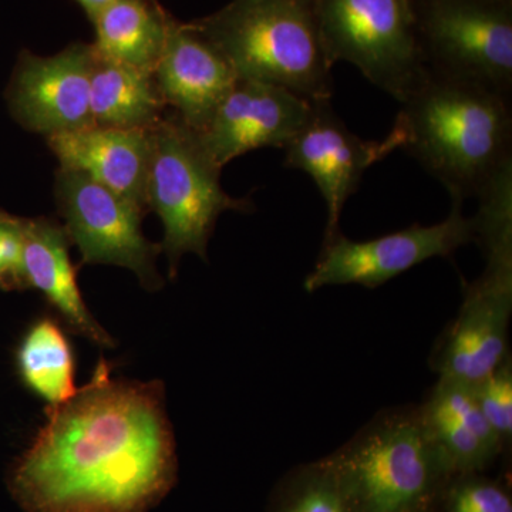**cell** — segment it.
Returning a JSON list of instances; mask_svg holds the SVG:
<instances>
[{
  "instance_id": "cell-4",
  "label": "cell",
  "mask_w": 512,
  "mask_h": 512,
  "mask_svg": "<svg viewBox=\"0 0 512 512\" xmlns=\"http://www.w3.org/2000/svg\"><path fill=\"white\" fill-rule=\"evenodd\" d=\"M326 460L356 512H436L454 476L417 404L380 410Z\"/></svg>"
},
{
  "instance_id": "cell-25",
  "label": "cell",
  "mask_w": 512,
  "mask_h": 512,
  "mask_svg": "<svg viewBox=\"0 0 512 512\" xmlns=\"http://www.w3.org/2000/svg\"><path fill=\"white\" fill-rule=\"evenodd\" d=\"M74 2L79 3L84 12H86V15L89 16V19L93 20L94 16H96L101 9L106 8L113 0H74Z\"/></svg>"
},
{
  "instance_id": "cell-18",
  "label": "cell",
  "mask_w": 512,
  "mask_h": 512,
  "mask_svg": "<svg viewBox=\"0 0 512 512\" xmlns=\"http://www.w3.org/2000/svg\"><path fill=\"white\" fill-rule=\"evenodd\" d=\"M165 109L153 72L114 62L94 50L90 74L93 124L148 131L164 119Z\"/></svg>"
},
{
  "instance_id": "cell-11",
  "label": "cell",
  "mask_w": 512,
  "mask_h": 512,
  "mask_svg": "<svg viewBox=\"0 0 512 512\" xmlns=\"http://www.w3.org/2000/svg\"><path fill=\"white\" fill-rule=\"evenodd\" d=\"M400 147L396 128L382 141L362 140L339 119L330 100L312 103L308 119L284 148L285 165L308 174L319 188L328 210L323 239L340 232L343 208L363 174Z\"/></svg>"
},
{
  "instance_id": "cell-14",
  "label": "cell",
  "mask_w": 512,
  "mask_h": 512,
  "mask_svg": "<svg viewBox=\"0 0 512 512\" xmlns=\"http://www.w3.org/2000/svg\"><path fill=\"white\" fill-rule=\"evenodd\" d=\"M154 79L165 106L197 133L207 126L238 77L194 23L173 18Z\"/></svg>"
},
{
  "instance_id": "cell-12",
  "label": "cell",
  "mask_w": 512,
  "mask_h": 512,
  "mask_svg": "<svg viewBox=\"0 0 512 512\" xmlns=\"http://www.w3.org/2000/svg\"><path fill=\"white\" fill-rule=\"evenodd\" d=\"M93 57V45L87 43H74L53 56L22 52L6 94L13 117L46 137L92 126Z\"/></svg>"
},
{
  "instance_id": "cell-19",
  "label": "cell",
  "mask_w": 512,
  "mask_h": 512,
  "mask_svg": "<svg viewBox=\"0 0 512 512\" xmlns=\"http://www.w3.org/2000/svg\"><path fill=\"white\" fill-rule=\"evenodd\" d=\"M171 20L157 0H113L92 20V45L106 59L154 73Z\"/></svg>"
},
{
  "instance_id": "cell-10",
  "label": "cell",
  "mask_w": 512,
  "mask_h": 512,
  "mask_svg": "<svg viewBox=\"0 0 512 512\" xmlns=\"http://www.w3.org/2000/svg\"><path fill=\"white\" fill-rule=\"evenodd\" d=\"M484 258L483 274L464 288L456 318L431 350L429 365L439 377L473 384L511 355L512 248Z\"/></svg>"
},
{
  "instance_id": "cell-8",
  "label": "cell",
  "mask_w": 512,
  "mask_h": 512,
  "mask_svg": "<svg viewBox=\"0 0 512 512\" xmlns=\"http://www.w3.org/2000/svg\"><path fill=\"white\" fill-rule=\"evenodd\" d=\"M471 242H476L474 218L466 217L463 204L457 201L439 224H414L367 241H353L338 232L323 239L318 261L303 281V288L308 293L326 286L379 288L414 266L433 258H448Z\"/></svg>"
},
{
  "instance_id": "cell-7",
  "label": "cell",
  "mask_w": 512,
  "mask_h": 512,
  "mask_svg": "<svg viewBox=\"0 0 512 512\" xmlns=\"http://www.w3.org/2000/svg\"><path fill=\"white\" fill-rule=\"evenodd\" d=\"M412 6L431 72L511 99V0H412Z\"/></svg>"
},
{
  "instance_id": "cell-24",
  "label": "cell",
  "mask_w": 512,
  "mask_h": 512,
  "mask_svg": "<svg viewBox=\"0 0 512 512\" xmlns=\"http://www.w3.org/2000/svg\"><path fill=\"white\" fill-rule=\"evenodd\" d=\"M25 220L0 211V284L3 289L25 288L22 275Z\"/></svg>"
},
{
  "instance_id": "cell-17",
  "label": "cell",
  "mask_w": 512,
  "mask_h": 512,
  "mask_svg": "<svg viewBox=\"0 0 512 512\" xmlns=\"http://www.w3.org/2000/svg\"><path fill=\"white\" fill-rule=\"evenodd\" d=\"M66 229L46 218L25 220L22 275L26 288H35L62 316L73 332L103 348H113V338L99 325L77 285L76 269L69 255Z\"/></svg>"
},
{
  "instance_id": "cell-1",
  "label": "cell",
  "mask_w": 512,
  "mask_h": 512,
  "mask_svg": "<svg viewBox=\"0 0 512 512\" xmlns=\"http://www.w3.org/2000/svg\"><path fill=\"white\" fill-rule=\"evenodd\" d=\"M177 480L160 382H124L100 363L83 389L47 412L10 488L26 512H147Z\"/></svg>"
},
{
  "instance_id": "cell-3",
  "label": "cell",
  "mask_w": 512,
  "mask_h": 512,
  "mask_svg": "<svg viewBox=\"0 0 512 512\" xmlns=\"http://www.w3.org/2000/svg\"><path fill=\"white\" fill-rule=\"evenodd\" d=\"M192 23L238 79L274 84L311 103L332 99L333 64L320 40L313 0H232Z\"/></svg>"
},
{
  "instance_id": "cell-6",
  "label": "cell",
  "mask_w": 512,
  "mask_h": 512,
  "mask_svg": "<svg viewBox=\"0 0 512 512\" xmlns=\"http://www.w3.org/2000/svg\"><path fill=\"white\" fill-rule=\"evenodd\" d=\"M330 63L348 62L403 103L429 73L412 0H313Z\"/></svg>"
},
{
  "instance_id": "cell-5",
  "label": "cell",
  "mask_w": 512,
  "mask_h": 512,
  "mask_svg": "<svg viewBox=\"0 0 512 512\" xmlns=\"http://www.w3.org/2000/svg\"><path fill=\"white\" fill-rule=\"evenodd\" d=\"M221 168L177 117H164L150 130L147 207L164 225L161 251L175 275L181 256L207 261L208 242L225 211L248 212L251 201L231 197L221 185Z\"/></svg>"
},
{
  "instance_id": "cell-23",
  "label": "cell",
  "mask_w": 512,
  "mask_h": 512,
  "mask_svg": "<svg viewBox=\"0 0 512 512\" xmlns=\"http://www.w3.org/2000/svg\"><path fill=\"white\" fill-rule=\"evenodd\" d=\"M481 413L505 448L512 444V355L471 384Z\"/></svg>"
},
{
  "instance_id": "cell-22",
  "label": "cell",
  "mask_w": 512,
  "mask_h": 512,
  "mask_svg": "<svg viewBox=\"0 0 512 512\" xmlns=\"http://www.w3.org/2000/svg\"><path fill=\"white\" fill-rule=\"evenodd\" d=\"M436 512H512L511 490L504 481L485 473L454 474Z\"/></svg>"
},
{
  "instance_id": "cell-20",
  "label": "cell",
  "mask_w": 512,
  "mask_h": 512,
  "mask_svg": "<svg viewBox=\"0 0 512 512\" xmlns=\"http://www.w3.org/2000/svg\"><path fill=\"white\" fill-rule=\"evenodd\" d=\"M18 369L23 383L45 400L49 409L77 393L73 349L55 320H39L29 329L19 346Z\"/></svg>"
},
{
  "instance_id": "cell-2",
  "label": "cell",
  "mask_w": 512,
  "mask_h": 512,
  "mask_svg": "<svg viewBox=\"0 0 512 512\" xmlns=\"http://www.w3.org/2000/svg\"><path fill=\"white\" fill-rule=\"evenodd\" d=\"M394 128L406 151L463 204L512 160L510 97L429 70Z\"/></svg>"
},
{
  "instance_id": "cell-21",
  "label": "cell",
  "mask_w": 512,
  "mask_h": 512,
  "mask_svg": "<svg viewBox=\"0 0 512 512\" xmlns=\"http://www.w3.org/2000/svg\"><path fill=\"white\" fill-rule=\"evenodd\" d=\"M266 512H356L326 457L291 468L272 490Z\"/></svg>"
},
{
  "instance_id": "cell-15",
  "label": "cell",
  "mask_w": 512,
  "mask_h": 512,
  "mask_svg": "<svg viewBox=\"0 0 512 512\" xmlns=\"http://www.w3.org/2000/svg\"><path fill=\"white\" fill-rule=\"evenodd\" d=\"M46 138L60 168L86 174L107 190L148 211L150 130L92 124Z\"/></svg>"
},
{
  "instance_id": "cell-13",
  "label": "cell",
  "mask_w": 512,
  "mask_h": 512,
  "mask_svg": "<svg viewBox=\"0 0 512 512\" xmlns=\"http://www.w3.org/2000/svg\"><path fill=\"white\" fill-rule=\"evenodd\" d=\"M311 107V101L282 87L238 79L207 126L192 133L222 170L249 151L285 148L308 119Z\"/></svg>"
},
{
  "instance_id": "cell-26",
  "label": "cell",
  "mask_w": 512,
  "mask_h": 512,
  "mask_svg": "<svg viewBox=\"0 0 512 512\" xmlns=\"http://www.w3.org/2000/svg\"><path fill=\"white\" fill-rule=\"evenodd\" d=\"M0 289H3V285L2 284H0Z\"/></svg>"
},
{
  "instance_id": "cell-16",
  "label": "cell",
  "mask_w": 512,
  "mask_h": 512,
  "mask_svg": "<svg viewBox=\"0 0 512 512\" xmlns=\"http://www.w3.org/2000/svg\"><path fill=\"white\" fill-rule=\"evenodd\" d=\"M417 407L454 474L485 473L507 453L481 413L471 384L439 377Z\"/></svg>"
},
{
  "instance_id": "cell-9",
  "label": "cell",
  "mask_w": 512,
  "mask_h": 512,
  "mask_svg": "<svg viewBox=\"0 0 512 512\" xmlns=\"http://www.w3.org/2000/svg\"><path fill=\"white\" fill-rule=\"evenodd\" d=\"M55 195L67 237L79 248L83 264L130 269L148 291L163 285L156 258L160 247L141 229L146 211L79 171L59 168Z\"/></svg>"
}]
</instances>
